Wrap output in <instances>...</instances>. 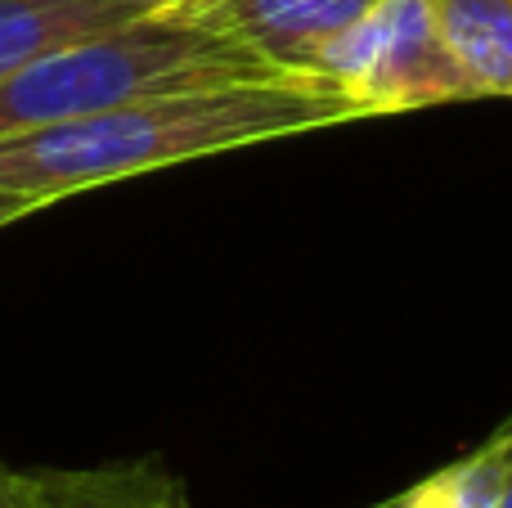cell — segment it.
<instances>
[{"label":"cell","mask_w":512,"mask_h":508,"mask_svg":"<svg viewBox=\"0 0 512 508\" xmlns=\"http://www.w3.org/2000/svg\"><path fill=\"white\" fill-rule=\"evenodd\" d=\"M360 117V108L315 72L167 90L0 140V194H27L50 207L54 198L144 171L256 149Z\"/></svg>","instance_id":"6da1fadb"},{"label":"cell","mask_w":512,"mask_h":508,"mask_svg":"<svg viewBox=\"0 0 512 508\" xmlns=\"http://www.w3.org/2000/svg\"><path fill=\"white\" fill-rule=\"evenodd\" d=\"M252 45L171 18H135L32 59L0 81V140L86 113L225 81L288 77Z\"/></svg>","instance_id":"7a4b0ae2"},{"label":"cell","mask_w":512,"mask_h":508,"mask_svg":"<svg viewBox=\"0 0 512 508\" xmlns=\"http://www.w3.org/2000/svg\"><path fill=\"white\" fill-rule=\"evenodd\" d=\"M310 72L342 90L364 117L477 99L445 45L432 0H382L310 59Z\"/></svg>","instance_id":"3957f363"},{"label":"cell","mask_w":512,"mask_h":508,"mask_svg":"<svg viewBox=\"0 0 512 508\" xmlns=\"http://www.w3.org/2000/svg\"><path fill=\"white\" fill-rule=\"evenodd\" d=\"M378 5L382 0H189L180 14H171V23L234 36L279 68L310 72V59L328 41Z\"/></svg>","instance_id":"277c9868"},{"label":"cell","mask_w":512,"mask_h":508,"mask_svg":"<svg viewBox=\"0 0 512 508\" xmlns=\"http://www.w3.org/2000/svg\"><path fill=\"white\" fill-rule=\"evenodd\" d=\"M41 508H194L176 473L158 459H122L99 468H41L32 473Z\"/></svg>","instance_id":"5b68a950"},{"label":"cell","mask_w":512,"mask_h":508,"mask_svg":"<svg viewBox=\"0 0 512 508\" xmlns=\"http://www.w3.org/2000/svg\"><path fill=\"white\" fill-rule=\"evenodd\" d=\"M135 18L144 14L117 0H0V81L59 45L86 41Z\"/></svg>","instance_id":"8992f818"},{"label":"cell","mask_w":512,"mask_h":508,"mask_svg":"<svg viewBox=\"0 0 512 508\" xmlns=\"http://www.w3.org/2000/svg\"><path fill=\"white\" fill-rule=\"evenodd\" d=\"M477 99H512V0H432Z\"/></svg>","instance_id":"52a82bcc"},{"label":"cell","mask_w":512,"mask_h":508,"mask_svg":"<svg viewBox=\"0 0 512 508\" xmlns=\"http://www.w3.org/2000/svg\"><path fill=\"white\" fill-rule=\"evenodd\" d=\"M512 486V419L477 450L450 459L378 508H504Z\"/></svg>","instance_id":"ba28073f"},{"label":"cell","mask_w":512,"mask_h":508,"mask_svg":"<svg viewBox=\"0 0 512 508\" xmlns=\"http://www.w3.org/2000/svg\"><path fill=\"white\" fill-rule=\"evenodd\" d=\"M0 508H41L32 473H14V468L0 464Z\"/></svg>","instance_id":"9c48e42d"},{"label":"cell","mask_w":512,"mask_h":508,"mask_svg":"<svg viewBox=\"0 0 512 508\" xmlns=\"http://www.w3.org/2000/svg\"><path fill=\"white\" fill-rule=\"evenodd\" d=\"M45 212L41 198H27V194H0V230H9L14 221H27V216Z\"/></svg>","instance_id":"30bf717a"},{"label":"cell","mask_w":512,"mask_h":508,"mask_svg":"<svg viewBox=\"0 0 512 508\" xmlns=\"http://www.w3.org/2000/svg\"><path fill=\"white\" fill-rule=\"evenodd\" d=\"M117 5L135 9V14H144V18H171V14H180L189 0H117Z\"/></svg>","instance_id":"8fae6325"},{"label":"cell","mask_w":512,"mask_h":508,"mask_svg":"<svg viewBox=\"0 0 512 508\" xmlns=\"http://www.w3.org/2000/svg\"><path fill=\"white\" fill-rule=\"evenodd\" d=\"M504 508H512V486H508V500H504Z\"/></svg>","instance_id":"7c38bea8"},{"label":"cell","mask_w":512,"mask_h":508,"mask_svg":"<svg viewBox=\"0 0 512 508\" xmlns=\"http://www.w3.org/2000/svg\"><path fill=\"white\" fill-rule=\"evenodd\" d=\"M373 508H378V504H373Z\"/></svg>","instance_id":"4fadbf2b"}]
</instances>
